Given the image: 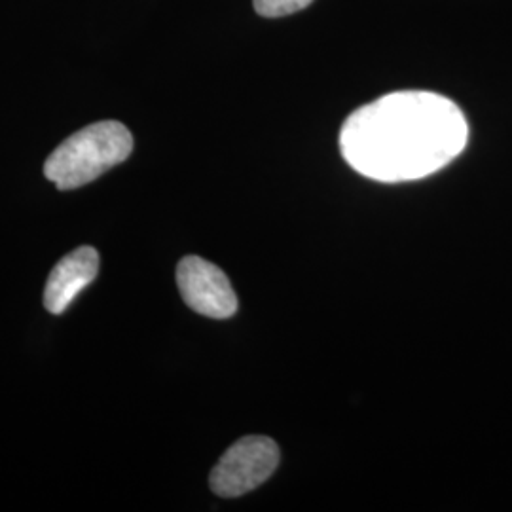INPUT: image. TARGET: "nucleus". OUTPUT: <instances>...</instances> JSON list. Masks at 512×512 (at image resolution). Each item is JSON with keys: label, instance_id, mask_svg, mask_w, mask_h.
<instances>
[{"label": "nucleus", "instance_id": "1", "mask_svg": "<svg viewBox=\"0 0 512 512\" xmlns=\"http://www.w3.org/2000/svg\"><path fill=\"white\" fill-rule=\"evenodd\" d=\"M469 126L454 101L431 92H395L355 110L340 131L344 160L382 183L418 181L456 160Z\"/></svg>", "mask_w": 512, "mask_h": 512}, {"label": "nucleus", "instance_id": "2", "mask_svg": "<svg viewBox=\"0 0 512 512\" xmlns=\"http://www.w3.org/2000/svg\"><path fill=\"white\" fill-rule=\"evenodd\" d=\"M131 150L133 137L124 124L114 120L95 122L55 148L44 164V175L59 190H74L126 162Z\"/></svg>", "mask_w": 512, "mask_h": 512}, {"label": "nucleus", "instance_id": "3", "mask_svg": "<svg viewBox=\"0 0 512 512\" xmlns=\"http://www.w3.org/2000/svg\"><path fill=\"white\" fill-rule=\"evenodd\" d=\"M279 465V448L268 437L238 440L211 471V490L220 497L249 494L274 475Z\"/></svg>", "mask_w": 512, "mask_h": 512}, {"label": "nucleus", "instance_id": "4", "mask_svg": "<svg viewBox=\"0 0 512 512\" xmlns=\"http://www.w3.org/2000/svg\"><path fill=\"white\" fill-rule=\"evenodd\" d=\"M177 285L186 306L200 315L228 319L238 311V296L230 279L219 266L200 256H184L179 262Z\"/></svg>", "mask_w": 512, "mask_h": 512}, {"label": "nucleus", "instance_id": "5", "mask_svg": "<svg viewBox=\"0 0 512 512\" xmlns=\"http://www.w3.org/2000/svg\"><path fill=\"white\" fill-rule=\"evenodd\" d=\"M99 272V253L93 247H80L55 264L44 289V306L50 313H63Z\"/></svg>", "mask_w": 512, "mask_h": 512}, {"label": "nucleus", "instance_id": "6", "mask_svg": "<svg viewBox=\"0 0 512 512\" xmlns=\"http://www.w3.org/2000/svg\"><path fill=\"white\" fill-rule=\"evenodd\" d=\"M313 0H253L255 10L262 18H283L304 10Z\"/></svg>", "mask_w": 512, "mask_h": 512}]
</instances>
